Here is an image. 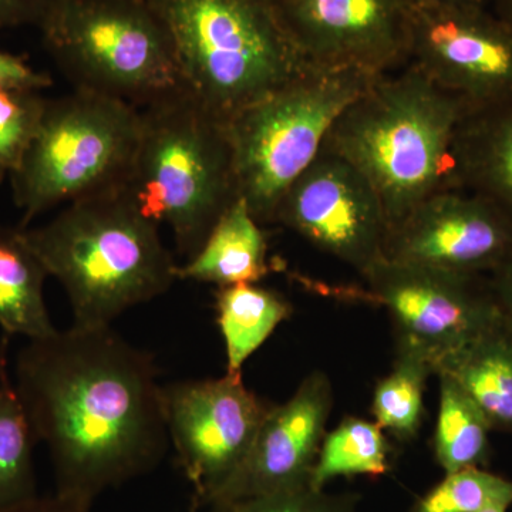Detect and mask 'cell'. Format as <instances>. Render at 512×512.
<instances>
[{
	"mask_svg": "<svg viewBox=\"0 0 512 512\" xmlns=\"http://www.w3.org/2000/svg\"><path fill=\"white\" fill-rule=\"evenodd\" d=\"M163 397L168 437L194 503L210 507L244 466L272 406L242 375L168 384Z\"/></svg>",
	"mask_w": 512,
	"mask_h": 512,
	"instance_id": "30bf717a",
	"label": "cell"
},
{
	"mask_svg": "<svg viewBox=\"0 0 512 512\" xmlns=\"http://www.w3.org/2000/svg\"><path fill=\"white\" fill-rule=\"evenodd\" d=\"M376 79L311 66L229 121L238 197L259 224H275L282 198L319 156L330 128Z\"/></svg>",
	"mask_w": 512,
	"mask_h": 512,
	"instance_id": "8992f818",
	"label": "cell"
},
{
	"mask_svg": "<svg viewBox=\"0 0 512 512\" xmlns=\"http://www.w3.org/2000/svg\"><path fill=\"white\" fill-rule=\"evenodd\" d=\"M467 111L464 101L407 64L352 101L323 146L365 175L392 229L430 195L457 188L453 148Z\"/></svg>",
	"mask_w": 512,
	"mask_h": 512,
	"instance_id": "7a4b0ae2",
	"label": "cell"
},
{
	"mask_svg": "<svg viewBox=\"0 0 512 512\" xmlns=\"http://www.w3.org/2000/svg\"><path fill=\"white\" fill-rule=\"evenodd\" d=\"M453 158L457 188L493 202L512 218V100L468 109Z\"/></svg>",
	"mask_w": 512,
	"mask_h": 512,
	"instance_id": "2e32d148",
	"label": "cell"
},
{
	"mask_svg": "<svg viewBox=\"0 0 512 512\" xmlns=\"http://www.w3.org/2000/svg\"><path fill=\"white\" fill-rule=\"evenodd\" d=\"M488 6L512 29V0H490Z\"/></svg>",
	"mask_w": 512,
	"mask_h": 512,
	"instance_id": "1f68e13d",
	"label": "cell"
},
{
	"mask_svg": "<svg viewBox=\"0 0 512 512\" xmlns=\"http://www.w3.org/2000/svg\"><path fill=\"white\" fill-rule=\"evenodd\" d=\"M269 2H271L272 5H275L276 8H278V6L281 5V3L284 2V0H269Z\"/></svg>",
	"mask_w": 512,
	"mask_h": 512,
	"instance_id": "836d02e7",
	"label": "cell"
},
{
	"mask_svg": "<svg viewBox=\"0 0 512 512\" xmlns=\"http://www.w3.org/2000/svg\"><path fill=\"white\" fill-rule=\"evenodd\" d=\"M365 289L345 299L383 306L396 346L423 353L434 367L501 322L488 275H464L382 261L362 275Z\"/></svg>",
	"mask_w": 512,
	"mask_h": 512,
	"instance_id": "9c48e42d",
	"label": "cell"
},
{
	"mask_svg": "<svg viewBox=\"0 0 512 512\" xmlns=\"http://www.w3.org/2000/svg\"><path fill=\"white\" fill-rule=\"evenodd\" d=\"M13 384L36 440L49 448L56 494L93 504L167 453L156 360L111 326L73 325L29 340Z\"/></svg>",
	"mask_w": 512,
	"mask_h": 512,
	"instance_id": "6da1fadb",
	"label": "cell"
},
{
	"mask_svg": "<svg viewBox=\"0 0 512 512\" xmlns=\"http://www.w3.org/2000/svg\"><path fill=\"white\" fill-rule=\"evenodd\" d=\"M140 130V109L126 101L83 90L47 99L35 140L9 178L19 227L64 202L126 187Z\"/></svg>",
	"mask_w": 512,
	"mask_h": 512,
	"instance_id": "52a82bcc",
	"label": "cell"
},
{
	"mask_svg": "<svg viewBox=\"0 0 512 512\" xmlns=\"http://www.w3.org/2000/svg\"><path fill=\"white\" fill-rule=\"evenodd\" d=\"M25 234L47 274L66 291L74 326H111L121 313L170 291L178 279L158 224L127 185L69 202Z\"/></svg>",
	"mask_w": 512,
	"mask_h": 512,
	"instance_id": "3957f363",
	"label": "cell"
},
{
	"mask_svg": "<svg viewBox=\"0 0 512 512\" xmlns=\"http://www.w3.org/2000/svg\"><path fill=\"white\" fill-rule=\"evenodd\" d=\"M218 326L227 352V375H242V366L284 320L292 303L282 293L258 284L218 288L215 293Z\"/></svg>",
	"mask_w": 512,
	"mask_h": 512,
	"instance_id": "ffe728a7",
	"label": "cell"
},
{
	"mask_svg": "<svg viewBox=\"0 0 512 512\" xmlns=\"http://www.w3.org/2000/svg\"><path fill=\"white\" fill-rule=\"evenodd\" d=\"M392 451L389 436L376 421L346 417L326 433L309 487L325 490L339 477L386 476L392 467Z\"/></svg>",
	"mask_w": 512,
	"mask_h": 512,
	"instance_id": "603a6c76",
	"label": "cell"
},
{
	"mask_svg": "<svg viewBox=\"0 0 512 512\" xmlns=\"http://www.w3.org/2000/svg\"><path fill=\"white\" fill-rule=\"evenodd\" d=\"M45 265L25 228L0 224V328L36 340L57 332L45 302Z\"/></svg>",
	"mask_w": 512,
	"mask_h": 512,
	"instance_id": "d6986e66",
	"label": "cell"
},
{
	"mask_svg": "<svg viewBox=\"0 0 512 512\" xmlns=\"http://www.w3.org/2000/svg\"><path fill=\"white\" fill-rule=\"evenodd\" d=\"M52 84V76L37 72L25 57L0 50V92H42Z\"/></svg>",
	"mask_w": 512,
	"mask_h": 512,
	"instance_id": "f1b7e54d",
	"label": "cell"
},
{
	"mask_svg": "<svg viewBox=\"0 0 512 512\" xmlns=\"http://www.w3.org/2000/svg\"><path fill=\"white\" fill-rule=\"evenodd\" d=\"M40 92H0V183L19 170L45 114Z\"/></svg>",
	"mask_w": 512,
	"mask_h": 512,
	"instance_id": "484cf974",
	"label": "cell"
},
{
	"mask_svg": "<svg viewBox=\"0 0 512 512\" xmlns=\"http://www.w3.org/2000/svg\"><path fill=\"white\" fill-rule=\"evenodd\" d=\"M40 33L73 90L143 109L183 86L170 32L148 0H63Z\"/></svg>",
	"mask_w": 512,
	"mask_h": 512,
	"instance_id": "ba28073f",
	"label": "cell"
},
{
	"mask_svg": "<svg viewBox=\"0 0 512 512\" xmlns=\"http://www.w3.org/2000/svg\"><path fill=\"white\" fill-rule=\"evenodd\" d=\"M468 109L512 100V29L488 5L410 0V59Z\"/></svg>",
	"mask_w": 512,
	"mask_h": 512,
	"instance_id": "8fae6325",
	"label": "cell"
},
{
	"mask_svg": "<svg viewBox=\"0 0 512 512\" xmlns=\"http://www.w3.org/2000/svg\"><path fill=\"white\" fill-rule=\"evenodd\" d=\"M512 254V218L460 188L430 195L389 231L384 258L464 275H488Z\"/></svg>",
	"mask_w": 512,
	"mask_h": 512,
	"instance_id": "5bb4252c",
	"label": "cell"
},
{
	"mask_svg": "<svg viewBox=\"0 0 512 512\" xmlns=\"http://www.w3.org/2000/svg\"><path fill=\"white\" fill-rule=\"evenodd\" d=\"M238 197L217 222L200 251L178 265L177 278L218 288L258 284L271 272L264 229Z\"/></svg>",
	"mask_w": 512,
	"mask_h": 512,
	"instance_id": "e0dca14e",
	"label": "cell"
},
{
	"mask_svg": "<svg viewBox=\"0 0 512 512\" xmlns=\"http://www.w3.org/2000/svg\"><path fill=\"white\" fill-rule=\"evenodd\" d=\"M279 15L312 66L382 77L410 59V0H284Z\"/></svg>",
	"mask_w": 512,
	"mask_h": 512,
	"instance_id": "4fadbf2b",
	"label": "cell"
},
{
	"mask_svg": "<svg viewBox=\"0 0 512 512\" xmlns=\"http://www.w3.org/2000/svg\"><path fill=\"white\" fill-rule=\"evenodd\" d=\"M148 2L170 32L181 83L227 123L312 66L269 0Z\"/></svg>",
	"mask_w": 512,
	"mask_h": 512,
	"instance_id": "5b68a950",
	"label": "cell"
},
{
	"mask_svg": "<svg viewBox=\"0 0 512 512\" xmlns=\"http://www.w3.org/2000/svg\"><path fill=\"white\" fill-rule=\"evenodd\" d=\"M210 512H356L353 495H330L309 485L211 505Z\"/></svg>",
	"mask_w": 512,
	"mask_h": 512,
	"instance_id": "4316f807",
	"label": "cell"
},
{
	"mask_svg": "<svg viewBox=\"0 0 512 512\" xmlns=\"http://www.w3.org/2000/svg\"><path fill=\"white\" fill-rule=\"evenodd\" d=\"M440 397L434 431V456L444 474L464 468L487 467L490 434L484 414L456 380L439 373Z\"/></svg>",
	"mask_w": 512,
	"mask_h": 512,
	"instance_id": "44dd1931",
	"label": "cell"
},
{
	"mask_svg": "<svg viewBox=\"0 0 512 512\" xmlns=\"http://www.w3.org/2000/svg\"><path fill=\"white\" fill-rule=\"evenodd\" d=\"M416 2L478 3V5H488L490 0H416Z\"/></svg>",
	"mask_w": 512,
	"mask_h": 512,
	"instance_id": "d6a6232c",
	"label": "cell"
},
{
	"mask_svg": "<svg viewBox=\"0 0 512 512\" xmlns=\"http://www.w3.org/2000/svg\"><path fill=\"white\" fill-rule=\"evenodd\" d=\"M140 113L127 188L151 221L171 228L188 261L238 198L228 123L184 86Z\"/></svg>",
	"mask_w": 512,
	"mask_h": 512,
	"instance_id": "277c9868",
	"label": "cell"
},
{
	"mask_svg": "<svg viewBox=\"0 0 512 512\" xmlns=\"http://www.w3.org/2000/svg\"><path fill=\"white\" fill-rule=\"evenodd\" d=\"M511 507L512 480L487 468L473 467L444 474L443 480L420 497L410 512H483Z\"/></svg>",
	"mask_w": 512,
	"mask_h": 512,
	"instance_id": "d4e9b609",
	"label": "cell"
},
{
	"mask_svg": "<svg viewBox=\"0 0 512 512\" xmlns=\"http://www.w3.org/2000/svg\"><path fill=\"white\" fill-rule=\"evenodd\" d=\"M92 503L80 498L66 497V495L52 494L49 497H36L18 507L2 512H90Z\"/></svg>",
	"mask_w": 512,
	"mask_h": 512,
	"instance_id": "4dcf8cb0",
	"label": "cell"
},
{
	"mask_svg": "<svg viewBox=\"0 0 512 512\" xmlns=\"http://www.w3.org/2000/svg\"><path fill=\"white\" fill-rule=\"evenodd\" d=\"M275 224L301 235L360 276L382 261L390 231L372 184L325 146L282 198Z\"/></svg>",
	"mask_w": 512,
	"mask_h": 512,
	"instance_id": "7c38bea8",
	"label": "cell"
},
{
	"mask_svg": "<svg viewBox=\"0 0 512 512\" xmlns=\"http://www.w3.org/2000/svg\"><path fill=\"white\" fill-rule=\"evenodd\" d=\"M63 0H0V30L32 26L46 28Z\"/></svg>",
	"mask_w": 512,
	"mask_h": 512,
	"instance_id": "83f0119b",
	"label": "cell"
},
{
	"mask_svg": "<svg viewBox=\"0 0 512 512\" xmlns=\"http://www.w3.org/2000/svg\"><path fill=\"white\" fill-rule=\"evenodd\" d=\"M431 375H436V367L423 353L396 346L392 370L377 382L372 400L376 423L393 439L409 443L419 434Z\"/></svg>",
	"mask_w": 512,
	"mask_h": 512,
	"instance_id": "cb8c5ba5",
	"label": "cell"
},
{
	"mask_svg": "<svg viewBox=\"0 0 512 512\" xmlns=\"http://www.w3.org/2000/svg\"><path fill=\"white\" fill-rule=\"evenodd\" d=\"M483 512H508V510H500V508H494V510H487Z\"/></svg>",
	"mask_w": 512,
	"mask_h": 512,
	"instance_id": "e575fe53",
	"label": "cell"
},
{
	"mask_svg": "<svg viewBox=\"0 0 512 512\" xmlns=\"http://www.w3.org/2000/svg\"><path fill=\"white\" fill-rule=\"evenodd\" d=\"M476 403L491 430L512 434V336L497 323L437 367Z\"/></svg>",
	"mask_w": 512,
	"mask_h": 512,
	"instance_id": "ac0fdd59",
	"label": "cell"
},
{
	"mask_svg": "<svg viewBox=\"0 0 512 512\" xmlns=\"http://www.w3.org/2000/svg\"><path fill=\"white\" fill-rule=\"evenodd\" d=\"M332 407L329 376H306L288 402L271 407L244 466L215 503L309 485Z\"/></svg>",
	"mask_w": 512,
	"mask_h": 512,
	"instance_id": "9a60e30c",
	"label": "cell"
},
{
	"mask_svg": "<svg viewBox=\"0 0 512 512\" xmlns=\"http://www.w3.org/2000/svg\"><path fill=\"white\" fill-rule=\"evenodd\" d=\"M6 343L0 349V512L39 497L33 448L37 443L25 407L6 369Z\"/></svg>",
	"mask_w": 512,
	"mask_h": 512,
	"instance_id": "7402d4cb",
	"label": "cell"
},
{
	"mask_svg": "<svg viewBox=\"0 0 512 512\" xmlns=\"http://www.w3.org/2000/svg\"><path fill=\"white\" fill-rule=\"evenodd\" d=\"M488 282L500 313L501 323L512 336V254L488 274Z\"/></svg>",
	"mask_w": 512,
	"mask_h": 512,
	"instance_id": "f546056e",
	"label": "cell"
}]
</instances>
